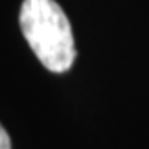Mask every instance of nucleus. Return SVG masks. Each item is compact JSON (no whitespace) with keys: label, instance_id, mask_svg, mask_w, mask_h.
<instances>
[{"label":"nucleus","instance_id":"obj_1","mask_svg":"<svg viewBox=\"0 0 149 149\" xmlns=\"http://www.w3.org/2000/svg\"><path fill=\"white\" fill-rule=\"evenodd\" d=\"M20 28L33 53L47 70L65 73L73 66L76 50L71 25L55 0H23Z\"/></svg>","mask_w":149,"mask_h":149},{"label":"nucleus","instance_id":"obj_2","mask_svg":"<svg viewBox=\"0 0 149 149\" xmlns=\"http://www.w3.org/2000/svg\"><path fill=\"white\" fill-rule=\"evenodd\" d=\"M12 144H10V136L8 133L5 131V128L0 124V149H10Z\"/></svg>","mask_w":149,"mask_h":149}]
</instances>
